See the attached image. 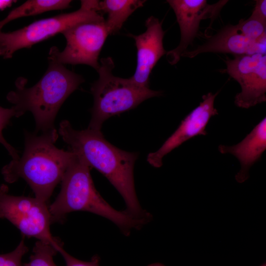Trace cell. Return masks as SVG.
<instances>
[{"mask_svg": "<svg viewBox=\"0 0 266 266\" xmlns=\"http://www.w3.org/2000/svg\"><path fill=\"white\" fill-rule=\"evenodd\" d=\"M59 133L70 151L91 168L103 175L123 198L126 210L138 217H148L136 194L133 167L138 155L122 150L109 142L101 131L87 128L78 131L67 120L60 124Z\"/></svg>", "mask_w": 266, "mask_h": 266, "instance_id": "cell-1", "label": "cell"}, {"mask_svg": "<svg viewBox=\"0 0 266 266\" xmlns=\"http://www.w3.org/2000/svg\"><path fill=\"white\" fill-rule=\"evenodd\" d=\"M58 137L55 128L39 135L25 133L22 156L12 159L1 169L5 181L13 183L23 179L33 191L34 197L47 203L76 157L72 152L55 146Z\"/></svg>", "mask_w": 266, "mask_h": 266, "instance_id": "cell-2", "label": "cell"}, {"mask_svg": "<svg viewBox=\"0 0 266 266\" xmlns=\"http://www.w3.org/2000/svg\"><path fill=\"white\" fill-rule=\"evenodd\" d=\"M91 169L76 155L61 181L59 195L48 206L52 224L62 222L72 212L87 211L111 221L127 235L132 230L140 229L148 222L150 217H138L126 210L119 211L112 207L96 190Z\"/></svg>", "mask_w": 266, "mask_h": 266, "instance_id": "cell-3", "label": "cell"}, {"mask_svg": "<svg viewBox=\"0 0 266 266\" xmlns=\"http://www.w3.org/2000/svg\"><path fill=\"white\" fill-rule=\"evenodd\" d=\"M48 67L40 80L25 88L22 78L16 82V89L6 96L19 117L27 111L33 115L36 131L42 133L54 129L56 115L63 102L84 82L82 77L49 57Z\"/></svg>", "mask_w": 266, "mask_h": 266, "instance_id": "cell-4", "label": "cell"}, {"mask_svg": "<svg viewBox=\"0 0 266 266\" xmlns=\"http://www.w3.org/2000/svg\"><path fill=\"white\" fill-rule=\"evenodd\" d=\"M99 79L92 85L94 97L92 117L88 128L101 131L103 122L112 116L135 108L145 100L161 95L160 91L136 86L129 78L114 76L111 57L101 59Z\"/></svg>", "mask_w": 266, "mask_h": 266, "instance_id": "cell-5", "label": "cell"}, {"mask_svg": "<svg viewBox=\"0 0 266 266\" xmlns=\"http://www.w3.org/2000/svg\"><path fill=\"white\" fill-rule=\"evenodd\" d=\"M99 0H81L77 10L35 21L22 29L8 33L0 31V56L10 58L17 50L30 48L78 23L104 21L99 13Z\"/></svg>", "mask_w": 266, "mask_h": 266, "instance_id": "cell-6", "label": "cell"}, {"mask_svg": "<svg viewBox=\"0 0 266 266\" xmlns=\"http://www.w3.org/2000/svg\"><path fill=\"white\" fill-rule=\"evenodd\" d=\"M0 218L15 226L22 235L53 245L63 246L50 232L51 215L47 203L35 197L13 196L6 185L0 186Z\"/></svg>", "mask_w": 266, "mask_h": 266, "instance_id": "cell-7", "label": "cell"}, {"mask_svg": "<svg viewBox=\"0 0 266 266\" xmlns=\"http://www.w3.org/2000/svg\"><path fill=\"white\" fill-rule=\"evenodd\" d=\"M104 22H84L66 29L62 33L66 41L65 49L60 52L53 46L49 57L63 65H87L98 71L99 56L109 34Z\"/></svg>", "mask_w": 266, "mask_h": 266, "instance_id": "cell-8", "label": "cell"}, {"mask_svg": "<svg viewBox=\"0 0 266 266\" xmlns=\"http://www.w3.org/2000/svg\"><path fill=\"white\" fill-rule=\"evenodd\" d=\"M228 74L240 85L234 98L236 106L249 108L266 101V55H234L225 60Z\"/></svg>", "mask_w": 266, "mask_h": 266, "instance_id": "cell-9", "label": "cell"}, {"mask_svg": "<svg viewBox=\"0 0 266 266\" xmlns=\"http://www.w3.org/2000/svg\"><path fill=\"white\" fill-rule=\"evenodd\" d=\"M179 24L181 39L179 45L166 52V59L171 65L176 64L188 46L197 35L203 19L216 17L228 0L209 4L205 0H168Z\"/></svg>", "mask_w": 266, "mask_h": 266, "instance_id": "cell-10", "label": "cell"}, {"mask_svg": "<svg viewBox=\"0 0 266 266\" xmlns=\"http://www.w3.org/2000/svg\"><path fill=\"white\" fill-rule=\"evenodd\" d=\"M218 92L202 96V100L182 120L175 131L156 152L148 155L147 162L155 167L163 165V159L184 142L197 135L207 134L206 127L211 118L218 114L214 101Z\"/></svg>", "mask_w": 266, "mask_h": 266, "instance_id": "cell-11", "label": "cell"}, {"mask_svg": "<svg viewBox=\"0 0 266 266\" xmlns=\"http://www.w3.org/2000/svg\"><path fill=\"white\" fill-rule=\"evenodd\" d=\"M146 31L139 35L129 34L135 41L137 51L136 67L134 74L129 79L140 87L149 88L152 70L166 51L163 40L165 32L158 19L151 16L145 21Z\"/></svg>", "mask_w": 266, "mask_h": 266, "instance_id": "cell-12", "label": "cell"}, {"mask_svg": "<svg viewBox=\"0 0 266 266\" xmlns=\"http://www.w3.org/2000/svg\"><path fill=\"white\" fill-rule=\"evenodd\" d=\"M207 52L233 54L234 55L266 54V40H255L245 36L236 25L227 26L203 44L181 57L194 58Z\"/></svg>", "mask_w": 266, "mask_h": 266, "instance_id": "cell-13", "label": "cell"}, {"mask_svg": "<svg viewBox=\"0 0 266 266\" xmlns=\"http://www.w3.org/2000/svg\"><path fill=\"white\" fill-rule=\"evenodd\" d=\"M266 149V118H264L238 143L232 146L220 145L218 150L222 154H231L239 161L241 168L235 175L239 183L249 177L250 168L262 156Z\"/></svg>", "mask_w": 266, "mask_h": 266, "instance_id": "cell-14", "label": "cell"}, {"mask_svg": "<svg viewBox=\"0 0 266 266\" xmlns=\"http://www.w3.org/2000/svg\"><path fill=\"white\" fill-rule=\"evenodd\" d=\"M145 2L142 0H99L98 11L107 15L104 22L109 34L117 33L128 17Z\"/></svg>", "mask_w": 266, "mask_h": 266, "instance_id": "cell-15", "label": "cell"}, {"mask_svg": "<svg viewBox=\"0 0 266 266\" xmlns=\"http://www.w3.org/2000/svg\"><path fill=\"white\" fill-rule=\"evenodd\" d=\"M71 0H29L11 10L5 18L0 21V29L11 21L26 16L35 15L69 7Z\"/></svg>", "mask_w": 266, "mask_h": 266, "instance_id": "cell-16", "label": "cell"}, {"mask_svg": "<svg viewBox=\"0 0 266 266\" xmlns=\"http://www.w3.org/2000/svg\"><path fill=\"white\" fill-rule=\"evenodd\" d=\"M52 245L37 240L33 247L28 263L23 266H58L54 261V257L58 253Z\"/></svg>", "mask_w": 266, "mask_h": 266, "instance_id": "cell-17", "label": "cell"}, {"mask_svg": "<svg viewBox=\"0 0 266 266\" xmlns=\"http://www.w3.org/2000/svg\"><path fill=\"white\" fill-rule=\"evenodd\" d=\"M241 32L247 37L255 40H266V24L249 17L241 20L236 25Z\"/></svg>", "mask_w": 266, "mask_h": 266, "instance_id": "cell-18", "label": "cell"}, {"mask_svg": "<svg viewBox=\"0 0 266 266\" xmlns=\"http://www.w3.org/2000/svg\"><path fill=\"white\" fill-rule=\"evenodd\" d=\"M28 251V247L23 238L14 250L0 254V266H23L22 260Z\"/></svg>", "mask_w": 266, "mask_h": 266, "instance_id": "cell-19", "label": "cell"}, {"mask_svg": "<svg viewBox=\"0 0 266 266\" xmlns=\"http://www.w3.org/2000/svg\"><path fill=\"white\" fill-rule=\"evenodd\" d=\"M14 116L16 117V112L12 107L5 108L0 106V143L6 149L12 159L16 160L20 157L17 150L7 142L2 134V130L9 124L11 118Z\"/></svg>", "mask_w": 266, "mask_h": 266, "instance_id": "cell-20", "label": "cell"}, {"mask_svg": "<svg viewBox=\"0 0 266 266\" xmlns=\"http://www.w3.org/2000/svg\"><path fill=\"white\" fill-rule=\"evenodd\" d=\"M66 262V266H100V258L98 256H93L89 261H83L73 257L63 248V246L58 249Z\"/></svg>", "mask_w": 266, "mask_h": 266, "instance_id": "cell-21", "label": "cell"}, {"mask_svg": "<svg viewBox=\"0 0 266 266\" xmlns=\"http://www.w3.org/2000/svg\"><path fill=\"white\" fill-rule=\"evenodd\" d=\"M250 17L266 24V0H257L256 1L255 8Z\"/></svg>", "mask_w": 266, "mask_h": 266, "instance_id": "cell-22", "label": "cell"}, {"mask_svg": "<svg viewBox=\"0 0 266 266\" xmlns=\"http://www.w3.org/2000/svg\"><path fill=\"white\" fill-rule=\"evenodd\" d=\"M13 2L12 0H0V10L9 7Z\"/></svg>", "mask_w": 266, "mask_h": 266, "instance_id": "cell-23", "label": "cell"}, {"mask_svg": "<svg viewBox=\"0 0 266 266\" xmlns=\"http://www.w3.org/2000/svg\"><path fill=\"white\" fill-rule=\"evenodd\" d=\"M147 266H165L161 263H156L149 264Z\"/></svg>", "mask_w": 266, "mask_h": 266, "instance_id": "cell-24", "label": "cell"}, {"mask_svg": "<svg viewBox=\"0 0 266 266\" xmlns=\"http://www.w3.org/2000/svg\"><path fill=\"white\" fill-rule=\"evenodd\" d=\"M261 266H266V264H263V265H262Z\"/></svg>", "mask_w": 266, "mask_h": 266, "instance_id": "cell-25", "label": "cell"}, {"mask_svg": "<svg viewBox=\"0 0 266 266\" xmlns=\"http://www.w3.org/2000/svg\"><path fill=\"white\" fill-rule=\"evenodd\" d=\"M0 31H1V29H0Z\"/></svg>", "mask_w": 266, "mask_h": 266, "instance_id": "cell-26", "label": "cell"}]
</instances>
